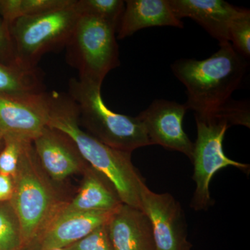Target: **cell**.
I'll list each match as a JSON object with an SVG mask.
<instances>
[{
    "label": "cell",
    "instance_id": "cell-18",
    "mask_svg": "<svg viewBox=\"0 0 250 250\" xmlns=\"http://www.w3.org/2000/svg\"><path fill=\"white\" fill-rule=\"evenodd\" d=\"M72 0H0V16L8 27L19 18L60 9Z\"/></svg>",
    "mask_w": 250,
    "mask_h": 250
},
{
    "label": "cell",
    "instance_id": "cell-28",
    "mask_svg": "<svg viewBox=\"0 0 250 250\" xmlns=\"http://www.w3.org/2000/svg\"><path fill=\"white\" fill-rule=\"evenodd\" d=\"M3 143H4V137H3V135L0 132V150H1V147H2Z\"/></svg>",
    "mask_w": 250,
    "mask_h": 250
},
{
    "label": "cell",
    "instance_id": "cell-17",
    "mask_svg": "<svg viewBox=\"0 0 250 250\" xmlns=\"http://www.w3.org/2000/svg\"><path fill=\"white\" fill-rule=\"evenodd\" d=\"M45 92L42 75L36 67L0 62V93L11 95Z\"/></svg>",
    "mask_w": 250,
    "mask_h": 250
},
{
    "label": "cell",
    "instance_id": "cell-15",
    "mask_svg": "<svg viewBox=\"0 0 250 250\" xmlns=\"http://www.w3.org/2000/svg\"><path fill=\"white\" fill-rule=\"evenodd\" d=\"M82 175V182L77 193L65 202L57 215L75 212L112 211L123 204L116 188L101 172L88 165Z\"/></svg>",
    "mask_w": 250,
    "mask_h": 250
},
{
    "label": "cell",
    "instance_id": "cell-12",
    "mask_svg": "<svg viewBox=\"0 0 250 250\" xmlns=\"http://www.w3.org/2000/svg\"><path fill=\"white\" fill-rule=\"evenodd\" d=\"M113 211L75 212L57 215L27 246L41 249L67 248L106 223Z\"/></svg>",
    "mask_w": 250,
    "mask_h": 250
},
{
    "label": "cell",
    "instance_id": "cell-3",
    "mask_svg": "<svg viewBox=\"0 0 250 250\" xmlns=\"http://www.w3.org/2000/svg\"><path fill=\"white\" fill-rule=\"evenodd\" d=\"M11 202L22 228L23 246L34 241L70 198L49 178L36 158L33 141L24 143Z\"/></svg>",
    "mask_w": 250,
    "mask_h": 250
},
{
    "label": "cell",
    "instance_id": "cell-27",
    "mask_svg": "<svg viewBox=\"0 0 250 250\" xmlns=\"http://www.w3.org/2000/svg\"><path fill=\"white\" fill-rule=\"evenodd\" d=\"M21 250H67L66 248H52V249H41L33 246H24Z\"/></svg>",
    "mask_w": 250,
    "mask_h": 250
},
{
    "label": "cell",
    "instance_id": "cell-19",
    "mask_svg": "<svg viewBox=\"0 0 250 250\" xmlns=\"http://www.w3.org/2000/svg\"><path fill=\"white\" fill-rule=\"evenodd\" d=\"M21 223L11 201L0 203V250H21L22 248Z\"/></svg>",
    "mask_w": 250,
    "mask_h": 250
},
{
    "label": "cell",
    "instance_id": "cell-16",
    "mask_svg": "<svg viewBox=\"0 0 250 250\" xmlns=\"http://www.w3.org/2000/svg\"><path fill=\"white\" fill-rule=\"evenodd\" d=\"M117 30L119 39L132 36L145 28H184L182 20L176 17L168 0H126Z\"/></svg>",
    "mask_w": 250,
    "mask_h": 250
},
{
    "label": "cell",
    "instance_id": "cell-13",
    "mask_svg": "<svg viewBox=\"0 0 250 250\" xmlns=\"http://www.w3.org/2000/svg\"><path fill=\"white\" fill-rule=\"evenodd\" d=\"M106 226L113 250H156L152 225L140 208L122 204Z\"/></svg>",
    "mask_w": 250,
    "mask_h": 250
},
{
    "label": "cell",
    "instance_id": "cell-14",
    "mask_svg": "<svg viewBox=\"0 0 250 250\" xmlns=\"http://www.w3.org/2000/svg\"><path fill=\"white\" fill-rule=\"evenodd\" d=\"M168 2L176 17L193 20L220 43L229 42L230 25L244 9L223 0H168Z\"/></svg>",
    "mask_w": 250,
    "mask_h": 250
},
{
    "label": "cell",
    "instance_id": "cell-2",
    "mask_svg": "<svg viewBox=\"0 0 250 250\" xmlns=\"http://www.w3.org/2000/svg\"><path fill=\"white\" fill-rule=\"evenodd\" d=\"M248 65L246 59L231 42H225L208 58L181 59L171 67L187 89L188 109L195 111V117L206 118L231 100L242 84Z\"/></svg>",
    "mask_w": 250,
    "mask_h": 250
},
{
    "label": "cell",
    "instance_id": "cell-10",
    "mask_svg": "<svg viewBox=\"0 0 250 250\" xmlns=\"http://www.w3.org/2000/svg\"><path fill=\"white\" fill-rule=\"evenodd\" d=\"M185 104L166 100H155L138 118L143 123L152 145L177 151L192 161L194 143L183 129Z\"/></svg>",
    "mask_w": 250,
    "mask_h": 250
},
{
    "label": "cell",
    "instance_id": "cell-4",
    "mask_svg": "<svg viewBox=\"0 0 250 250\" xmlns=\"http://www.w3.org/2000/svg\"><path fill=\"white\" fill-rule=\"evenodd\" d=\"M101 88L102 84L89 81H69L67 95L76 104L80 126L100 142L123 152L152 146L139 118L111 111L104 102Z\"/></svg>",
    "mask_w": 250,
    "mask_h": 250
},
{
    "label": "cell",
    "instance_id": "cell-20",
    "mask_svg": "<svg viewBox=\"0 0 250 250\" xmlns=\"http://www.w3.org/2000/svg\"><path fill=\"white\" fill-rule=\"evenodd\" d=\"M75 5L80 15L103 20L117 29L125 7V2L123 0H76Z\"/></svg>",
    "mask_w": 250,
    "mask_h": 250
},
{
    "label": "cell",
    "instance_id": "cell-26",
    "mask_svg": "<svg viewBox=\"0 0 250 250\" xmlns=\"http://www.w3.org/2000/svg\"><path fill=\"white\" fill-rule=\"evenodd\" d=\"M14 191V183L12 177L0 174V203L11 201Z\"/></svg>",
    "mask_w": 250,
    "mask_h": 250
},
{
    "label": "cell",
    "instance_id": "cell-22",
    "mask_svg": "<svg viewBox=\"0 0 250 250\" xmlns=\"http://www.w3.org/2000/svg\"><path fill=\"white\" fill-rule=\"evenodd\" d=\"M229 42L238 53L245 59L250 57V11L243 9V12L230 25Z\"/></svg>",
    "mask_w": 250,
    "mask_h": 250
},
{
    "label": "cell",
    "instance_id": "cell-21",
    "mask_svg": "<svg viewBox=\"0 0 250 250\" xmlns=\"http://www.w3.org/2000/svg\"><path fill=\"white\" fill-rule=\"evenodd\" d=\"M29 139L6 135L0 150V174L14 177L17 172L24 143Z\"/></svg>",
    "mask_w": 250,
    "mask_h": 250
},
{
    "label": "cell",
    "instance_id": "cell-7",
    "mask_svg": "<svg viewBox=\"0 0 250 250\" xmlns=\"http://www.w3.org/2000/svg\"><path fill=\"white\" fill-rule=\"evenodd\" d=\"M197 139L194 143L192 162L194 165L192 179L196 184L190 207L195 210H207L213 205L210 195V180L219 170L233 166L248 173L250 166L229 159L223 151V143L228 122L213 118L195 117Z\"/></svg>",
    "mask_w": 250,
    "mask_h": 250
},
{
    "label": "cell",
    "instance_id": "cell-25",
    "mask_svg": "<svg viewBox=\"0 0 250 250\" xmlns=\"http://www.w3.org/2000/svg\"><path fill=\"white\" fill-rule=\"evenodd\" d=\"M0 62L7 64L16 62L9 29L5 24L1 16H0Z\"/></svg>",
    "mask_w": 250,
    "mask_h": 250
},
{
    "label": "cell",
    "instance_id": "cell-6",
    "mask_svg": "<svg viewBox=\"0 0 250 250\" xmlns=\"http://www.w3.org/2000/svg\"><path fill=\"white\" fill-rule=\"evenodd\" d=\"M117 27L103 20L80 15L67 42V62L79 72L80 80L103 85L108 72L119 66Z\"/></svg>",
    "mask_w": 250,
    "mask_h": 250
},
{
    "label": "cell",
    "instance_id": "cell-1",
    "mask_svg": "<svg viewBox=\"0 0 250 250\" xmlns=\"http://www.w3.org/2000/svg\"><path fill=\"white\" fill-rule=\"evenodd\" d=\"M49 95L48 126L73 141L87 164L111 181L123 204L141 209L145 180L131 161V153L109 147L82 129L76 104L68 95L55 91Z\"/></svg>",
    "mask_w": 250,
    "mask_h": 250
},
{
    "label": "cell",
    "instance_id": "cell-5",
    "mask_svg": "<svg viewBox=\"0 0 250 250\" xmlns=\"http://www.w3.org/2000/svg\"><path fill=\"white\" fill-rule=\"evenodd\" d=\"M75 1L11 23L9 29L15 62L36 67L44 54L65 47L80 17Z\"/></svg>",
    "mask_w": 250,
    "mask_h": 250
},
{
    "label": "cell",
    "instance_id": "cell-24",
    "mask_svg": "<svg viewBox=\"0 0 250 250\" xmlns=\"http://www.w3.org/2000/svg\"><path fill=\"white\" fill-rule=\"evenodd\" d=\"M106 223L65 248L67 250H113Z\"/></svg>",
    "mask_w": 250,
    "mask_h": 250
},
{
    "label": "cell",
    "instance_id": "cell-8",
    "mask_svg": "<svg viewBox=\"0 0 250 250\" xmlns=\"http://www.w3.org/2000/svg\"><path fill=\"white\" fill-rule=\"evenodd\" d=\"M141 207L152 225L156 250H191L183 210L172 195L153 192L144 182Z\"/></svg>",
    "mask_w": 250,
    "mask_h": 250
},
{
    "label": "cell",
    "instance_id": "cell-11",
    "mask_svg": "<svg viewBox=\"0 0 250 250\" xmlns=\"http://www.w3.org/2000/svg\"><path fill=\"white\" fill-rule=\"evenodd\" d=\"M33 146L41 167L60 187L69 177L83 173L88 166L68 136L48 126L33 140Z\"/></svg>",
    "mask_w": 250,
    "mask_h": 250
},
{
    "label": "cell",
    "instance_id": "cell-9",
    "mask_svg": "<svg viewBox=\"0 0 250 250\" xmlns=\"http://www.w3.org/2000/svg\"><path fill=\"white\" fill-rule=\"evenodd\" d=\"M48 93H0V132L33 141L48 126Z\"/></svg>",
    "mask_w": 250,
    "mask_h": 250
},
{
    "label": "cell",
    "instance_id": "cell-23",
    "mask_svg": "<svg viewBox=\"0 0 250 250\" xmlns=\"http://www.w3.org/2000/svg\"><path fill=\"white\" fill-rule=\"evenodd\" d=\"M208 118L228 122L230 126L232 125H242L250 128L249 104L230 100L228 103L217 110L213 115L205 119Z\"/></svg>",
    "mask_w": 250,
    "mask_h": 250
}]
</instances>
